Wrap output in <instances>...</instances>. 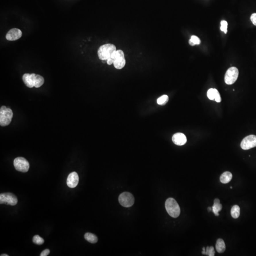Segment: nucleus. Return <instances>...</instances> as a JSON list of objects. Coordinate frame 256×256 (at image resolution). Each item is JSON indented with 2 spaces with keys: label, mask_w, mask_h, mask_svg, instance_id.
I'll use <instances>...</instances> for the list:
<instances>
[{
  "label": "nucleus",
  "mask_w": 256,
  "mask_h": 256,
  "mask_svg": "<svg viewBox=\"0 0 256 256\" xmlns=\"http://www.w3.org/2000/svg\"><path fill=\"white\" fill-rule=\"evenodd\" d=\"M116 51V46L112 44H106L100 47L98 51V56L100 59L107 60L112 57Z\"/></svg>",
  "instance_id": "f257e3e1"
},
{
  "label": "nucleus",
  "mask_w": 256,
  "mask_h": 256,
  "mask_svg": "<svg viewBox=\"0 0 256 256\" xmlns=\"http://www.w3.org/2000/svg\"><path fill=\"white\" fill-rule=\"evenodd\" d=\"M166 211L170 216L177 218L180 214V208L179 204L173 198H169L165 203Z\"/></svg>",
  "instance_id": "f03ea898"
},
{
  "label": "nucleus",
  "mask_w": 256,
  "mask_h": 256,
  "mask_svg": "<svg viewBox=\"0 0 256 256\" xmlns=\"http://www.w3.org/2000/svg\"><path fill=\"white\" fill-rule=\"evenodd\" d=\"M13 112L10 108L3 106L0 109V125L4 127L8 125L13 117Z\"/></svg>",
  "instance_id": "7ed1b4c3"
},
{
  "label": "nucleus",
  "mask_w": 256,
  "mask_h": 256,
  "mask_svg": "<svg viewBox=\"0 0 256 256\" xmlns=\"http://www.w3.org/2000/svg\"><path fill=\"white\" fill-rule=\"evenodd\" d=\"M110 58L113 60V65L116 69H121L125 65L126 60L124 54L121 50L116 51Z\"/></svg>",
  "instance_id": "20e7f679"
},
{
  "label": "nucleus",
  "mask_w": 256,
  "mask_h": 256,
  "mask_svg": "<svg viewBox=\"0 0 256 256\" xmlns=\"http://www.w3.org/2000/svg\"><path fill=\"white\" fill-rule=\"evenodd\" d=\"M238 76V68L235 67H231L226 71L224 77L225 82L227 85H232L236 81Z\"/></svg>",
  "instance_id": "39448f33"
},
{
  "label": "nucleus",
  "mask_w": 256,
  "mask_h": 256,
  "mask_svg": "<svg viewBox=\"0 0 256 256\" xmlns=\"http://www.w3.org/2000/svg\"><path fill=\"white\" fill-rule=\"evenodd\" d=\"M135 199L133 195L129 192L121 193L119 197V202L124 207H129L133 205Z\"/></svg>",
  "instance_id": "423d86ee"
},
{
  "label": "nucleus",
  "mask_w": 256,
  "mask_h": 256,
  "mask_svg": "<svg viewBox=\"0 0 256 256\" xmlns=\"http://www.w3.org/2000/svg\"><path fill=\"white\" fill-rule=\"evenodd\" d=\"M14 166L18 171L25 173L29 170L30 164L28 161L22 157H18L13 162Z\"/></svg>",
  "instance_id": "0eeeda50"
},
{
  "label": "nucleus",
  "mask_w": 256,
  "mask_h": 256,
  "mask_svg": "<svg viewBox=\"0 0 256 256\" xmlns=\"http://www.w3.org/2000/svg\"><path fill=\"white\" fill-rule=\"evenodd\" d=\"M1 204H6L14 206L18 203V199L16 196L11 193H1L0 195Z\"/></svg>",
  "instance_id": "6e6552de"
},
{
  "label": "nucleus",
  "mask_w": 256,
  "mask_h": 256,
  "mask_svg": "<svg viewBox=\"0 0 256 256\" xmlns=\"http://www.w3.org/2000/svg\"><path fill=\"white\" fill-rule=\"evenodd\" d=\"M241 149L248 150L256 147V136L249 135L244 138L241 144Z\"/></svg>",
  "instance_id": "1a4fd4ad"
},
{
  "label": "nucleus",
  "mask_w": 256,
  "mask_h": 256,
  "mask_svg": "<svg viewBox=\"0 0 256 256\" xmlns=\"http://www.w3.org/2000/svg\"><path fill=\"white\" fill-rule=\"evenodd\" d=\"M22 34V31L20 29L13 28L7 32L6 38L9 41H15L21 38Z\"/></svg>",
  "instance_id": "9d476101"
},
{
  "label": "nucleus",
  "mask_w": 256,
  "mask_h": 256,
  "mask_svg": "<svg viewBox=\"0 0 256 256\" xmlns=\"http://www.w3.org/2000/svg\"><path fill=\"white\" fill-rule=\"evenodd\" d=\"M79 182V176L77 173L73 172L68 175L67 179V186L70 188H75Z\"/></svg>",
  "instance_id": "9b49d317"
},
{
  "label": "nucleus",
  "mask_w": 256,
  "mask_h": 256,
  "mask_svg": "<svg viewBox=\"0 0 256 256\" xmlns=\"http://www.w3.org/2000/svg\"><path fill=\"white\" fill-rule=\"evenodd\" d=\"M172 141L174 144L178 146H182L187 142V137L182 133H177L172 137Z\"/></svg>",
  "instance_id": "f8f14e48"
},
{
  "label": "nucleus",
  "mask_w": 256,
  "mask_h": 256,
  "mask_svg": "<svg viewBox=\"0 0 256 256\" xmlns=\"http://www.w3.org/2000/svg\"><path fill=\"white\" fill-rule=\"evenodd\" d=\"M35 74H25L22 76L23 82L28 87L32 88L34 87V80Z\"/></svg>",
  "instance_id": "ddd939ff"
},
{
  "label": "nucleus",
  "mask_w": 256,
  "mask_h": 256,
  "mask_svg": "<svg viewBox=\"0 0 256 256\" xmlns=\"http://www.w3.org/2000/svg\"><path fill=\"white\" fill-rule=\"evenodd\" d=\"M232 173L229 171H226L222 173L220 177V180L222 184H227L232 180Z\"/></svg>",
  "instance_id": "4468645a"
},
{
  "label": "nucleus",
  "mask_w": 256,
  "mask_h": 256,
  "mask_svg": "<svg viewBox=\"0 0 256 256\" xmlns=\"http://www.w3.org/2000/svg\"><path fill=\"white\" fill-rule=\"evenodd\" d=\"M222 204L220 203V201L219 199H215L214 200V203L212 207V210L213 212L216 216H219V212L221 211L222 209Z\"/></svg>",
  "instance_id": "2eb2a0df"
},
{
  "label": "nucleus",
  "mask_w": 256,
  "mask_h": 256,
  "mask_svg": "<svg viewBox=\"0 0 256 256\" xmlns=\"http://www.w3.org/2000/svg\"><path fill=\"white\" fill-rule=\"evenodd\" d=\"M216 249L217 251L220 253H222L224 252L226 249V246L224 241L222 238H219L216 241Z\"/></svg>",
  "instance_id": "dca6fc26"
},
{
  "label": "nucleus",
  "mask_w": 256,
  "mask_h": 256,
  "mask_svg": "<svg viewBox=\"0 0 256 256\" xmlns=\"http://www.w3.org/2000/svg\"><path fill=\"white\" fill-rule=\"evenodd\" d=\"M44 83V79L42 76L39 75H36L34 80V87L39 88Z\"/></svg>",
  "instance_id": "f3484780"
},
{
  "label": "nucleus",
  "mask_w": 256,
  "mask_h": 256,
  "mask_svg": "<svg viewBox=\"0 0 256 256\" xmlns=\"http://www.w3.org/2000/svg\"><path fill=\"white\" fill-rule=\"evenodd\" d=\"M85 238L87 241L91 243H96L98 241V238L95 235L87 232L85 234Z\"/></svg>",
  "instance_id": "a211bd4d"
},
{
  "label": "nucleus",
  "mask_w": 256,
  "mask_h": 256,
  "mask_svg": "<svg viewBox=\"0 0 256 256\" xmlns=\"http://www.w3.org/2000/svg\"><path fill=\"white\" fill-rule=\"evenodd\" d=\"M230 214L232 216L234 219H237L240 216V208L238 205H234L233 206L230 211Z\"/></svg>",
  "instance_id": "6ab92c4d"
},
{
  "label": "nucleus",
  "mask_w": 256,
  "mask_h": 256,
  "mask_svg": "<svg viewBox=\"0 0 256 256\" xmlns=\"http://www.w3.org/2000/svg\"><path fill=\"white\" fill-rule=\"evenodd\" d=\"M169 98L167 95H163L157 99V103L159 105H164L168 102Z\"/></svg>",
  "instance_id": "aec40b11"
},
{
  "label": "nucleus",
  "mask_w": 256,
  "mask_h": 256,
  "mask_svg": "<svg viewBox=\"0 0 256 256\" xmlns=\"http://www.w3.org/2000/svg\"><path fill=\"white\" fill-rule=\"evenodd\" d=\"M33 242L37 245H41L44 243V240L41 237H40V236L36 235L34 236L33 238Z\"/></svg>",
  "instance_id": "412c9836"
},
{
  "label": "nucleus",
  "mask_w": 256,
  "mask_h": 256,
  "mask_svg": "<svg viewBox=\"0 0 256 256\" xmlns=\"http://www.w3.org/2000/svg\"><path fill=\"white\" fill-rule=\"evenodd\" d=\"M209 256H214L215 255V251L214 247H207L206 249V254Z\"/></svg>",
  "instance_id": "4be33fe9"
},
{
  "label": "nucleus",
  "mask_w": 256,
  "mask_h": 256,
  "mask_svg": "<svg viewBox=\"0 0 256 256\" xmlns=\"http://www.w3.org/2000/svg\"><path fill=\"white\" fill-rule=\"evenodd\" d=\"M214 94H215V89L213 88H211L209 89L207 92V97L209 99L211 100H214Z\"/></svg>",
  "instance_id": "5701e85b"
},
{
  "label": "nucleus",
  "mask_w": 256,
  "mask_h": 256,
  "mask_svg": "<svg viewBox=\"0 0 256 256\" xmlns=\"http://www.w3.org/2000/svg\"><path fill=\"white\" fill-rule=\"evenodd\" d=\"M221 30L226 34L227 32V22L225 21H222L221 22Z\"/></svg>",
  "instance_id": "b1692460"
},
{
  "label": "nucleus",
  "mask_w": 256,
  "mask_h": 256,
  "mask_svg": "<svg viewBox=\"0 0 256 256\" xmlns=\"http://www.w3.org/2000/svg\"><path fill=\"white\" fill-rule=\"evenodd\" d=\"M190 40H191V41L195 44V45H199L200 44V40L196 36H192Z\"/></svg>",
  "instance_id": "393cba45"
},
{
  "label": "nucleus",
  "mask_w": 256,
  "mask_h": 256,
  "mask_svg": "<svg viewBox=\"0 0 256 256\" xmlns=\"http://www.w3.org/2000/svg\"><path fill=\"white\" fill-rule=\"evenodd\" d=\"M215 89V94H214V100H215V101L217 102H220L222 101V99H221V96H220V94L219 93V92L218 91V90L216 89Z\"/></svg>",
  "instance_id": "a878e982"
},
{
  "label": "nucleus",
  "mask_w": 256,
  "mask_h": 256,
  "mask_svg": "<svg viewBox=\"0 0 256 256\" xmlns=\"http://www.w3.org/2000/svg\"><path fill=\"white\" fill-rule=\"evenodd\" d=\"M251 20L252 23L256 26V13L252 14L251 17Z\"/></svg>",
  "instance_id": "bb28decb"
},
{
  "label": "nucleus",
  "mask_w": 256,
  "mask_h": 256,
  "mask_svg": "<svg viewBox=\"0 0 256 256\" xmlns=\"http://www.w3.org/2000/svg\"><path fill=\"white\" fill-rule=\"evenodd\" d=\"M50 253V251L49 249H45L44 251H43L41 252V254L40 255V256H48Z\"/></svg>",
  "instance_id": "cd10ccee"
},
{
  "label": "nucleus",
  "mask_w": 256,
  "mask_h": 256,
  "mask_svg": "<svg viewBox=\"0 0 256 256\" xmlns=\"http://www.w3.org/2000/svg\"><path fill=\"white\" fill-rule=\"evenodd\" d=\"M107 63L108 65H110L112 64H113V59L112 58H110V59H108L107 60Z\"/></svg>",
  "instance_id": "c85d7f7f"
},
{
  "label": "nucleus",
  "mask_w": 256,
  "mask_h": 256,
  "mask_svg": "<svg viewBox=\"0 0 256 256\" xmlns=\"http://www.w3.org/2000/svg\"><path fill=\"white\" fill-rule=\"evenodd\" d=\"M189 43L190 45L192 46H195V44L193 43L192 41H191V40H189Z\"/></svg>",
  "instance_id": "c756f323"
},
{
  "label": "nucleus",
  "mask_w": 256,
  "mask_h": 256,
  "mask_svg": "<svg viewBox=\"0 0 256 256\" xmlns=\"http://www.w3.org/2000/svg\"><path fill=\"white\" fill-rule=\"evenodd\" d=\"M208 211H209V212L211 211H212V208H211V207H208Z\"/></svg>",
  "instance_id": "7c9ffc66"
},
{
  "label": "nucleus",
  "mask_w": 256,
  "mask_h": 256,
  "mask_svg": "<svg viewBox=\"0 0 256 256\" xmlns=\"http://www.w3.org/2000/svg\"><path fill=\"white\" fill-rule=\"evenodd\" d=\"M1 256H8V255L6 254H3L1 255Z\"/></svg>",
  "instance_id": "2f4dec72"
},
{
  "label": "nucleus",
  "mask_w": 256,
  "mask_h": 256,
  "mask_svg": "<svg viewBox=\"0 0 256 256\" xmlns=\"http://www.w3.org/2000/svg\"><path fill=\"white\" fill-rule=\"evenodd\" d=\"M203 251H206V249L204 247H203Z\"/></svg>",
  "instance_id": "473e14b6"
},
{
  "label": "nucleus",
  "mask_w": 256,
  "mask_h": 256,
  "mask_svg": "<svg viewBox=\"0 0 256 256\" xmlns=\"http://www.w3.org/2000/svg\"><path fill=\"white\" fill-rule=\"evenodd\" d=\"M230 188H231V189H232V187H230Z\"/></svg>",
  "instance_id": "72a5a7b5"
}]
</instances>
